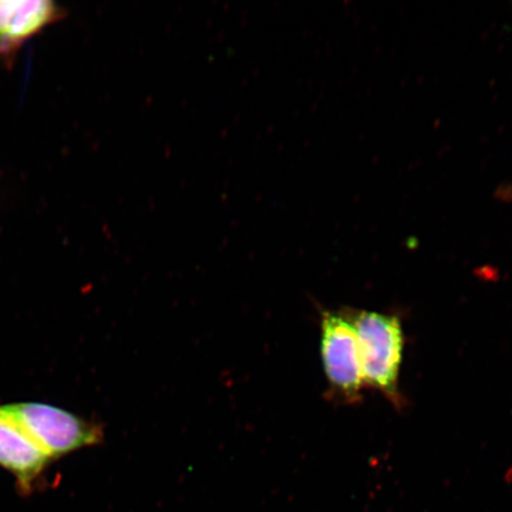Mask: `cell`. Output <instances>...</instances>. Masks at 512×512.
Here are the masks:
<instances>
[{"instance_id": "cell-1", "label": "cell", "mask_w": 512, "mask_h": 512, "mask_svg": "<svg viewBox=\"0 0 512 512\" xmlns=\"http://www.w3.org/2000/svg\"><path fill=\"white\" fill-rule=\"evenodd\" d=\"M360 348L364 383L399 405L405 338L400 319L373 311L347 313Z\"/></svg>"}, {"instance_id": "cell-2", "label": "cell", "mask_w": 512, "mask_h": 512, "mask_svg": "<svg viewBox=\"0 0 512 512\" xmlns=\"http://www.w3.org/2000/svg\"><path fill=\"white\" fill-rule=\"evenodd\" d=\"M0 408L50 460L104 440L102 426L61 408L35 402L11 403Z\"/></svg>"}, {"instance_id": "cell-3", "label": "cell", "mask_w": 512, "mask_h": 512, "mask_svg": "<svg viewBox=\"0 0 512 512\" xmlns=\"http://www.w3.org/2000/svg\"><path fill=\"white\" fill-rule=\"evenodd\" d=\"M320 355L332 398L360 401L364 384L360 348L347 313L322 312Z\"/></svg>"}, {"instance_id": "cell-4", "label": "cell", "mask_w": 512, "mask_h": 512, "mask_svg": "<svg viewBox=\"0 0 512 512\" xmlns=\"http://www.w3.org/2000/svg\"><path fill=\"white\" fill-rule=\"evenodd\" d=\"M64 16L51 0H0V61L10 64L25 42Z\"/></svg>"}, {"instance_id": "cell-5", "label": "cell", "mask_w": 512, "mask_h": 512, "mask_svg": "<svg viewBox=\"0 0 512 512\" xmlns=\"http://www.w3.org/2000/svg\"><path fill=\"white\" fill-rule=\"evenodd\" d=\"M50 462L22 428L0 408V465L17 478L19 486L29 490Z\"/></svg>"}]
</instances>
